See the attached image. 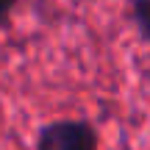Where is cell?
<instances>
[{"label": "cell", "instance_id": "1", "mask_svg": "<svg viewBox=\"0 0 150 150\" xmlns=\"http://www.w3.org/2000/svg\"><path fill=\"white\" fill-rule=\"evenodd\" d=\"M39 150H97V134L78 120H61L39 134Z\"/></svg>", "mask_w": 150, "mask_h": 150}, {"label": "cell", "instance_id": "2", "mask_svg": "<svg viewBox=\"0 0 150 150\" xmlns=\"http://www.w3.org/2000/svg\"><path fill=\"white\" fill-rule=\"evenodd\" d=\"M134 17L142 36L150 39V0H134Z\"/></svg>", "mask_w": 150, "mask_h": 150}, {"label": "cell", "instance_id": "3", "mask_svg": "<svg viewBox=\"0 0 150 150\" xmlns=\"http://www.w3.org/2000/svg\"><path fill=\"white\" fill-rule=\"evenodd\" d=\"M17 0H0V25H3L6 20H8V14H11V6H14Z\"/></svg>", "mask_w": 150, "mask_h": 150}]
</instances>
